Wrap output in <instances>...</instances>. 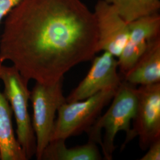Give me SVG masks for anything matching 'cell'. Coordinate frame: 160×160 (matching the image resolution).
<instances>
[{
	"mask_svg": "<svg viewBox=\"0 0 160 160\" xmlns=\"http://www.w3.org/2000/svg\"><path fill=\"white\" fill-rule=\"evenodd\" d=\"M93 12L81 0H21L7 16L0 63L28 80L52 84L97 51Z\"/></svg>",
	"mask_w": 160,
	"mask_h": 160,
	"instance_id": "cell-1",
	"label": "cell"
},
{
	"mask_svg": "<svg viewBox=\"0 0 160 160\" xmlns=\"http://www.w3.org/2000/svg\"><path fill=\"white\" fill-rule=\"evenodd\" d=\"M110 106L98 116L86 132L90 141L100 145L104 160H112L115 150L114 141L120 131L125 132L123 148L131 141V122L137 108V87L122 80L112 100Z\"/></svg>",
	"mask_w": 160,
	"mask_h": 160,
	"instance_id": "cell-2",
	"label": "cell"
},
{
	"mask_svg": "<svg viewBox=\"0 0 160 160\" xmlns=\"http://www.w3.org/2000/svg\"><path fill=\"white\" fill-rule=\"evenodd\" d=\"M118 88L104 89L85 100L62 104L58 110L50 141L66 140L87 131L112 101Z\"/></svg>",
	"mask_w": 160,
	"mask_h": 160,
	"instance_id": "cell-3",
	"label": "cell"
},
{
	"mask_svg": "<svg viewBox=\"0 0 160 160\" xmlns=\"http://www.w3.org/2000/svg\"><path fill=\"white\" fill-rule=\"evenodd\" d=\"M0 80L5 95L14 114L17 125V139L28 160L36 154V142L34 130L28 111L30 92L29 80L24 78L14 67L0 64Z\"/></svg>",
	"mask_w": 160,
	"mask_h": 160,
	"instance_id": "cell-4",
	"label": "cell"
},
{
	"mask_svg": "<svg viewBox=\"0 0 160 160\" xmlns=\"http://www.w3.org/2000/svg\"><path fill=\"white\" fill-rule=\"evenodd\" d=\"M63 78L52 84L36 82L30 92L32 103V126L36 137V157L41 160L42 155L50 142L55 121L56 113L66 102L63 95Z\"/></svg>",
	"mask_w": 160,
	"mask_h": 160,
	"instance_id": "cell-5",
	"label": "cell"
},
{
	"mask_svg": "<svg viewBox=\"0 0 160 160\" xmlns=\"http://www.w3.org/2000/svg\"><path fill=\"white\" fill-rule=\"evenodd\" d=\"M132 121L131 141L138 137L142 150L160 139V82L137 88V108Z\"/></svg>",
	"mask_w": 160,
	"mask_h": 160,
	"instance_id": "cell-6",
	"label": "cell"
},
{
	"mask_svg": "<svg viewBox=\"0 0 160 160\" xmlns=\"http://www.w3.org/2000/svg\"><path fill=\"white\" fill-rule=\"evenodd\" d=\"M93 13L98 34L97 51L108 52L118 58L129 36V24L103 0L97 1Z\"/></svg>",
	"mask_w": 160,
	"mask_h": 160,
	"instance_id": "cell-7",
	"label": "cell"
},
{
	"mask_svg": "<svg viewBox=\"0 0 160 160\" xmlns=\"http://www.w3.org/2000/svg\"><path fill=\"white\" fill-rule=\"evenodd\" d=\"M86 77L66 97L67 102L83 100L104 89L118 88L122 82L118 61L108 52L94 57Z\"/></svg>",
	"mask_w": 160,
	"mask_h": 160,
	"instance_id": "cell-8",
	"label": "cell"
},
{
	"mask_svg": "<svg viewBox=\"0 0 160 160\" xmlns=\"http://www.w3.org/2000/svg\"><path fill=\"white\" fill-rule=\"evenodd\" d=\"M129 36L118 58V68L123 76L137 62L149 42L160 36L159 13L142 17L129 23Z\"/></svg>",
	"mask_w": 160,
	"mask_h": 160,
	"instance_id": "cell-9",
	"label": "cell"
},
{
	"mask_svg": "<svg viewBox=\"0 0 160 160\" xmlns=\"http://www.w3.org/2000/svg\"><path fill=\"white\" fill-rule=\"evenodd\" d=\"M123 77L133 86L160 83V36L149 42L141 57Z\"/></svg>",
	"mask_w": 160,
	"mask_h": 160,
	"instance_id": "cell-10",
	"label": "cell"
},
{
	"mask_svg": "<svg viewBox=\"0 0 160 160\" xmlns=\"http://www.w3.org/2000/svg\"><path fill=\"white\" fill-rule=\"evenodd\" d=\"M0 155L1 160H28L14 135L11 106L4 93L1 92Z\"/></svg>",
	"mask_w": 160,
	"mask_h": 160,
	"instance_id": "cell-11",
	"label": "cell"
},
{
	"mask_svg": "<svg viewBox=\"0 0 160 160\" xmlns=\"http://www.w3.org/2000/svg\"><path fill=\"white\" fill-rule=\"evenodd\" d=\"M102 159L97 143L88 140L82 145L67 148L65 140L51 141L44 149L41 160H100Z\"/></svg>",
	"mask_w": 160,
	"mask_h": 160,
	"instance_id": "cell-12",
	"label": "cell"
},
{
	"mask_svg": "<svg viewBox=\"0 0 160 160\" xmlns=\"http://www.w3.org/2000/svg\"><path fill=\"white\" fill-rule=\"evenodd\" d=\"M113 6L126 23L158 13L160 0H103Z\"/></svg>",
	"mask_w": 160,
	"mask_h": 160,
	"instance_id": "cell-13",
	"label": "cell"
},
{
	"mask_svg": "<svg viewBox=\"0 0 160 160\" xmlns=\"http://www.w3.org/2000/svg\"><path fill=\"white\" fill-rule=\"evenodd\" d=\"M148 149L147 152L139 160H160V139L151 143Z\"/></svg>",
	"mask_w": 160,
	"mask_h": 160,
	"instance_id": "cell-14",
	"label": "cell"
},
{
	"mask_svg": "<svg viewBox=\"0 0 160 160\" xmlns=\"http://www.w3.org/2000/svg\"><path fill=\"white\" fill-rule=\"evenodd\" d=\"M21 0H0V24Z\"/></svg>",
	"mask_w": 160,
	"mask_h": 160,
	"instance_id": "cell-15",
	"label": "cell"
},
{
	"mask_svg": "<svg viewBox=\"0 0 160 160\" xmlns=\"http://www.w3.org/2000/svg\"><path fill=\"white\" fill-rule=\"evenodd\" d=\"M0 160H1V155H0Z\"/></svg>",
	"mask_w": 160,
	"mask_h": 160,
	"instance_id": "cell-16",
	"label": "cell"
}]
</instances>
